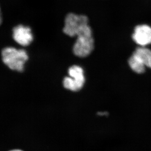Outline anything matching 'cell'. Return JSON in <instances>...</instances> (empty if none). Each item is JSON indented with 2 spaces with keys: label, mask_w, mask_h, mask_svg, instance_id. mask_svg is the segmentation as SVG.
Returning a JSON list of instances; mask_svg holds the SVG:
<instances>
[{
  "label": "cell",
  "mask_w": 151,
  "mask_h": 151,
  "mask_svg": "<svg viewBox=\"0 0 151 151\" xmlns=\"http://www.w3.org/2000/svg\"><path fill=\"white\" fill-rule=\"evenodd\" d=\"M13 37L18 44L24 47L30 44L33 40L30 28L22 25H19L13 29Z\"/></svg>",
  "instance_id": "277c9868"
},
{
  "label": "cell",
  "mask_w": 151,
  "mask_h": 151,
  "mask_svg": "<svg viewBox=\"0 0 151 151\" xmlns=\"http://www.w3.org/2000/svg\"><path fill=\"white\" fill-rule=\"evenodd\" d=\"M1 57L3 62L9 68L19 72L23 71L24 65L28 59V56L25 50L11 47L3 49Z\"/></svg>",
  "instance_id": "7a4b0ae2"
},
{
  "label": "cell",
  "mask_w": 151,
  "mask_h": 151,
  "mask_svg": "<svg viewBox=\"0 0 151 151\" xmlns=\"http://www.w3.org/2000/svg\"><path fill=\"white\" fill-rule=\"evenodd\" d=\"M22 151V150H12V151Z\"/></svg>",
  "instance_id": "30bf717a"
},
{
  "label": "cell",
  "mask_w": 151,
  "mask_h": 151,
  "mask_svg": "<svg viewBox=\"0 0 151 151\" xmlns=\"http://www.w3.org/2000/svg\"><path fill=\"white\" fill-rule=\"evenodd\" d=\"M64 87L72 91H76L80 90L77 83L71 77H66L63 80Z\"/></svg>",
  "instance_id": "ba28073f"
},
{
  "label": "cell",
  "mask_w": 151,
  "mask_h": 151,
  "mask_svg": "<svg viewBox=\"0 0 151 151\" xmlns=\"http://www.w3.org/2000/svg\"><path fill=\"white\" fill-rule=\"evenodd\" d=\"M63 32L70 37L77 36V40L73 48L76 55L86 57L94 49L92 31L88 26L87 16L69 13L65 19Z\"/></svg>",
  "instance_id": "6da1fadb"
},
{
  "label": "cell",
  "mask_w": 151,
  "mask_h": 151,
  "mask_svg": "<svg viewBox=\"0 0 151 151\" xmlns=\"http://www.w3.org/2000/svg\"><path fill=\"white\" fill-rule=\"evenodd\" d=\"M97 114H99L100 116H103V115H107L108 113L107 112H99Z\"/></svg>",
  "instance_id": "9c48e42d"
},
{
  "label": "cell",
  "mask_w": 151,
  "mask_h": 151,
  "mask_svg": "<svg viewBox=\"0 0 151 151\" xmlns=\"http://www.w3.org/2000/svg\"><path fill=\"white\" fill-rule=\"evenodd\" d=\"M132 39L139 47H147L151 44V27L139 24L134 27Z\"/></svg>",
  "instance_id": "3957f363"
},
{
  "label": "cell",
  "mask_w": 151,
  "mask_h": 151,
  "mask_svg": "<svg viewBox=\"0 0 151 151\" xmlns=\"http://www.w3.org/2000/svg\"><path fill=\"white\" fill-rule=\"evenodd\" d=\"M145 67L151 69V50L147 47H138L133 52Z\"/></svg>",
  "instance_id": "5b68a950"
},
{
  "label": "cell",
  "mask_w": 151,
  "mask_h": 151,
  "mask_svg": "<svg viewBox=\"0 0 151 151\" xmlns=\"http://www.w3.org/2000/svg\"><path fill=\"white\" fill-rule=\"evenodd\" d=\"M68 73L70 77L74 79L79 88L81 89L85 81L83 69L79 66L75 65L70 68Z\"/></svg>",
  "instance_id": "8992f818"
},
{
  "label": "cell",
  "mask_w": 151,
  "mask_h": 151,
  "mask_svg": "<svg viewBox=\"0 0 151 151\" xmlns=\"http://www.w3.org/2000/svg\"><path fill=\"white\" fill-rule=\"evenodd\" d=\"M128 64L130 68L137 73L142 74L145 71V67L133 53L129 59Z\"/></svg>",
  "instance_id": "52a82bcc"
}]
</instances>
